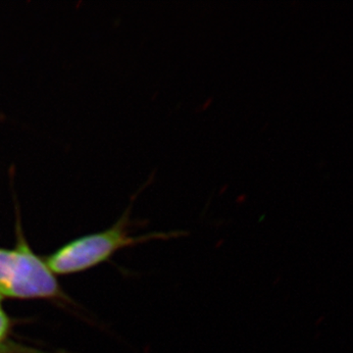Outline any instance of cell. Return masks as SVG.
<instances>
[{"label": "cell", "instance_id": "6da1fadb", "mask_svg": "<svg viewBox=\"0 0 353 353\" xmlns=\"http://www.w3.org/2000/svg\"><path fill=\"white\" fill-rule=\"evenodd\" d=\"M129 210L112 227L70 241L46 259L53 274L68 275L83 272L103 263L118 252L148 241L170 240L188 234L183 231L152 233L132 236L129 232Z\"/></svg>", "mask_w": 353, "mask_h": 353}, {"label": "cell", "instance_id": "7a4b0ae2", "mask_svg": "<svg viewBox=\"0 0 353 353\" xmlns=\"http://www.w3.org/2000/svg\"><path fill=\"white\" fill-rule=\"evenodd\" d=\"M18 221V243L7 272L0 296L18 299H50L63 296L54 274L46 260L38 256L21 233Z\"/></svg>", "mask_w": 353, "mask_h": 353}, {"label": "cell", "instance_id": "3957f363", "mask_svg": "<svg viewBox=\"0 0 353 353\" xmlns=\"http://www.w3.org/2000/svg\"><path fill=\"white\" fill-rule=\"evenodd\" d=\"M10 318L0 305V353H46L34 350V348L9 345V343L7 345V336L10 332Z\"/></svg>", "mask_w": 353, "mask_h": 353}, {"label": "cell", "instance_id": "277c9868", "mask_svg": "<svg viewBox=\"0 0 353 353\" xmlns=\"http://www.w3.org/2000/svg\"><path fill=\"white\" fill-rule=\"evenodd\" d=\"M2 299H3V297H2L1 296H0V305H1V301H2Z\"/></svg>", "mask_w": 353, "mask_h": 353}]
</instances>
